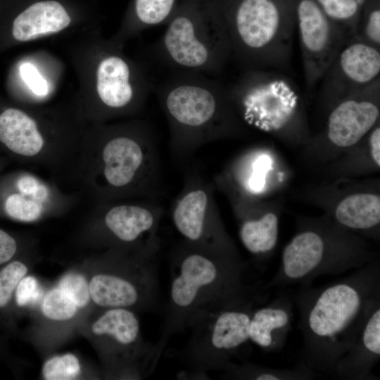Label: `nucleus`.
Instances as JSON below:
<instances>
[{
    "mask_svg": "<svg viewBox=\"0 0 380 380\" xmlns=\"http://www.w3.org/2000/svg\"><path fill=\"white\" fill-rule=\"evenodd\" d=\"M350 275L324 286H299L291 294L303 339L302 361L316 373L334 375L352 346L369 305L380 296L376 258Z\"/></svg>",
    "mask_w": 380,
    "mask_h": 380,
    "instance_id": "1",
    "label": "nucleus"
},
{
    "mask_svg": "<svg viewBox=\"0 0 380 380\" xmlns=\"http://www.w3.org/2000/svg\"><path fill=\"white\" fill-rule=\"evenodd\" d=\"M170 70L153 91L168 125L171 157L183 169L199 148L241 134L243 125L228 85L218 77Z\"/></svg>",
    "mask_w": 380,
    "mask_h": 380,
    "instance_id": "2",
    "label": "nucleus"
},
{
    "mask_svg": "<svg viewBox=\"0 0 380 380\" xmlns=\"http://www.w3.org/2000/svg\"><path fill=\"white\" fill-rule=\"evenodd\" d=\"M170 269L169 298L161 336L152 346L157 360L170 336L189 328L200 316L265 292L262 286L244 283L246 265L240 257L214 253L183 241L171 253Z\"/></svg>",
    "mask_w": 380,
    "mask_h": 380,
    "instance_id": "3",
    "label": "nucleus"
},
{
    "mask_svg": "<svg viewBox=\"0 0 380 380\" xmlns=\"http://www.w3.org/2000/svg\"><path fill=\"white\" fill-rule=\"evenodd\" d=\"M89 185L99 203L161 199L159 143L150 122L110 129L89 149Z\"/></svg>",
    "mask_w": 380,
    "mask_h": 380,
    "instance_id": "4",
    "label": "nucleus"
},
{
    "mask_svg": "<svg viewBox=\"0 0 380 380\" xmlns=\"http://www.w3.org/2000/svg\"><path fill=\"white\" fill-rule=\"evenodd\" d=\"M231 59L247 70H291L295 0H222Z\"/></svg>",
    "mask_w": 380,
    "mask_h": 380,
    "instance_id": "5",
    "label": "nucleus"
},
{
    "mask_svg": "<svg viewBox=\"0 0 380 380\" xmlns=\"http://www.w3.org/2000/svg\"><path fill=\"white\" fill-rule=\"evenodd\" d=\"M222 0H180L150 55L170 70L218 77L231 60Z\"/></svg>",
    "mask_w": 380,
    "mask_h": 380,
    "instance_id": "6",
    "label": "nucleus"
},
{
    "mask_svg": "<svg viewBox=\"0 0 380 380\" xmlns=\"http://www.w3.org/2000/svg\"><path fill=\"white\" fill-rule=\"evenodd\" d=\"M375 258L360 237L339 225L303 224L284 248L277 272L262 290L310 286L319 277L339 275Z\"/></svg>",
    "mask_w": 380,
    "mask_h": 380,
    "instance_id": "7",
    "label": "nucleus"
},
{
    "mask_svg": "<svg viewBox=\"0 0 380 380\" xmlns=\"http://www.w3.org/2000/svg\"><path fill=\"white\" fill-rule=\"evenodd\" d=\"M265 296L239 300L212 310L190 326L189 341L179 352L180 359L199 376L210 371H227L236 363L233 358L250 341L249 322L254 308Z\"/></svg>",
    "mask_w": 380,
    "mask_h": 380,
    "instance_id": "8",
    "label": "nucleus"
},
{
    "mask_svg": "<svg viewBox=\"0 0 380 380\" xmlns=\"http://www.w3.org/2000/svg\"><path fill=\"white\" fill-rule=\"evenodd\" d=\"M228 88L242 121L267 132L303 129L301 94L286 73L275 70H243Z\"/></svg>",
    "mask_w": 380,
    "mask_h": 380,
    "instance_id": "9",
    "label": "nucleus"
},
{
    "mask_svg": "<svg viewBox=\"0 0 380 380\" xmlns=\"http://www.w3.org/2000/svg\"><path fill=\"white\" fill-rule=\"evenodd\" d=\"M181 191L170 210L171 220L184 243L217 254L240 257L220 216L215 184L196 167L186 166Z\"/></svg>",
    "mask_w": 380,
    "mask_h": 380,
    "instance_id": "10",
    "label": "nucleus"
},
{
    "mask_svg": "<svg viewBox=\"0 0 380 380\" xmlns=\"http://www.w3.org/2000/svg\"><path fill=\"white\" fill-rule=\"evenodd\" d=\"M295 15L305 92L308 98H311L328 68L350 39L315 0H295Z\"/></svg>",
    "mask_w": 380,
    "mask_h": 380,
    "instance_id": "11",
    "label": "nucleus"
},
{
    "mask_svg": "<svg viewBox=\"0 0 380 380\" xmlns=\"http://www.w3.org/2000/svg\"><path fill=\"white\" fill-rule=\"evenodd\" d=\"M98 222L102 237L116 247H132L159 240L165 214L160 200L126 199L100 203Z\"/></svg>",
    "mask_w": 380,
    "mask_h": 380,
    "instance_id": "12",
    "label": "nucleus"
},
{
    "mask_svg": "<svg viewBox=\"0 0 380 380\" xmlns=\"http://www.w3.org/2000/svg\"><path fill=\"white\" fill-rule=\"evenodd\" d=\"M380 48L351 39L332 61L319 82V95L334 106L380 78Z\"/></svg>",
    "mask_w": 380,
    "mask_h": 380,
    "instance_id": "13",
    "label": "nucleus"
},
{
    "mask_svg": "<svg viewBox=\"0 0 380 380\" xmlns=\"http://www.w3.org/2000/svg\"><path fill=\"white\" fill-rule=\"evenodd\" d=\"M380 78L333 106L326 136L334 145L346 148L360 141L379 118Z\"/></svg>",
    "mask_w": 380,
    "mask_h": 380,
    "instance_id": "14",
    "label": "nucleus"
},
{
    "mask_svg": "<svg viewBox=\"0 0 380 380\" xmlns=\"http://www.w3.org/2000/svg\"><path fill=\"white\" fill-rule=\"evenodd\" d=\"M91 329L101 338L110 361L134 366L143 359L150 372L154 369L152 345L143 341L139 320L132 310L106 308L93 322Z\"/></svg>",
    "mask_w": 380,
    "mask_h": 380,
    "instance_id": "15",
    "label": "nucleus"
},
{
    "mask_svg": "<svg viewBox=\"0 0 380 380\" xmlns=\"http://www.w3.org/2000/svg\"><path fill=\"white\" fill-rule=\"evenodd\" d=\"M380 359V296L367 310L350 348L336 363L334 375L344 380L377 379L372 369Z\"/></svg>",
    "mask_w": 380,
    "mask_h": 380,
    "instance_id": "16",
    "label": "nucleus"
},
{
    "mask_svg": "<svg viewBox=\"0 0 380 380\" xmlns=\"http://www.w3.org/2000/svg\"><path fill=\"white\" fill-rule=\"evenodd\" d=\"M294 303L291 294H282L253 310L249 339L266 351H279L286 343L291 327Z\"/></svg>",
    "mask_w": 380,
    "mask_h": 380,
    "instance_id": "17",
    "label": "nucleus"
},
{
    "mask_svg": "<svg viewBox=\"0 0 380 380\" xmlns=\"http://www.w3.org/2000/svg\"><path fill=\"white\" fill-rule=\"evenodd\" d=\"M0 144L13 156L30 160L42 159L50 151L36 122L15 108L0 113Z\"/></svg>",
    "mask_w": 380,
    "mask_h": 380,
    "instance_id": "18",
    "label": "nucleus"
},
{
    "mask_svg": "<svg viewBox=\"0 0 380 380\" xmlns=\"http://www.w3.org/2000/svg\"><path fill=\"white\" fill-rule=\"evenodd\" d=\"M70 23L68 13L59 2L39 1L29 6L15 18L12 34L16 40L25 42L58 32Z\"/></svg>",
    "mask_w": 380,
    "mask_h": 380,
    "instance_id": "19",
    "label": "nucleus"
},
{
    "mask_svg": "<svg viewBox=\"0 0 380 380\" xmlns=\"http://www.w3.org/2000/svg\"><path fill=\"white\" fill-rule=\"evenodd\" d=\"M239 236L244 248L258 261L266 260L274 251L278 241L279 218L272 212L255 215L237 212Z\"/></svg>",
    "mask_w": 380,
    "mask_h": 380,
    "instance_id": "20",
    "label": "nucleus"
},
{
    "mask_svg": "<svg viewBox=\"0 0 380 380\" xmlns=\"http://www.w3.org/2000/svg\"><path fill=\"white\" fill-rule=\"evenodd\" d=\"M91 300L103 308H123L151 310L145 297L134 286L101 270L89 281Z\"/></svg>",
    "mask_w": 380,
    "mask_h": 380,
    "instance_id": "21",
    "label": "nucleus"
},
{
    "mask_svg": "<svg viewBox=\"0 0 380 380\" xmlns=\"http://www.w3.org/2000/svg\"><path fill=\"white\" fill-rule=\"evenodd\" d=\"M335 218L347 230L376 234L380 222V197L359 193L346 197L335 210Z\"/></svg>",
    "mask_w": 380,
    "mask_h": 380,
    "instance_id": "22",
    "label": "nucleus"
},
{
    "mask_svg": "<svg viewBox=\"0 0 380 380\" xmlns=\"http://www.w3.org/2000/svg\"><path fill=\"white\" fill-rule=\"evenodd\" d=\"M224 377L242 380H310L319 376L300 361L292 368L267 367L253 363L235 364L225 372Z\"/></svg>",
    "mask_w": 380,
    "mask_h": 380,
    "instance_id": "23",
    "label": "nucleus"
},
{
    "mask_svg": "<svg viewBox=\"0 0 380 380\" xmlns=\"http://www.w3.org/2000/svg\"><path fill=\"white\" fill-rule=\"evenodd\" d=\"M178 3V0H134L131 13L132 30L138 32L167 24Z\"/></svg>",
    "mask_w": 380,
    "mask_h": 380,
    "instance_id": "24",
    "label": "nucleus"
},
{
    "mask_svg": "<svg viewBox=\"0 0 380 380\" xmlns=\"http://www.w3.org/2000/svg\"><path fill=\"white\" fill-rule=\"evenodd\" d=\"M0 208L10 218L20 222H33L40 218L45 203L37 198L20 192L13 187L0 196Z\"/></svg>",
    "mask_w": 380,
    "mask_h": 380,
    "instance_id": "25",
    "label": "nucleus"
},
{
    "mask_svg": "<svg viewBox=\"0 0 380 380\" xmlns=\"http://www.w3.org/2000/svg\"><path fill=\"white\" fill-rule=\"evenodd\" d=\"M326 15L353 38L367 0H315Z\"/></svg>",
    "mask_w": 380,
    "mask_h": 380,
    "instance_id": "26",
    "label": "nucleus"
},
{
    "mask_svg": "<svg viewBox=\"0 0 380 380\" xmlns=\"http://www.w3.org/2000/svg\"><path fill=\"white\" fill-rule=\"evenodd\" d=\"M352 39L380 48V0H367Z\"/></svg>",
    "mask_w": 380,
    "mask_h": 380,
    "instance_id": "27",
    "label": "nucleus"
},
{
    "mask_svg": "<svg viewBox=\"0 0 380 380\" xmlns=\"http://www.w3.org/2000/svg\"><path fill=\"white\" fill-rule=\"evenodd\" d=\"M74 302L58 287L49 290L44 296L41 309L43 315L54 321L72 319L77 312Z\"/></svg>",
    "mask_w": 380,
    "mask_h": 380,
    "instance_id": "28",
    "label": "nucleus"
},
{
    "mask_svg": "<svg viewBox=\"0 0 380 380\" xmlns=\"http://www.w3.org/2000/svg\"><path fill=\"white\" fill-rule=\"evenodd\" d=\"M80 372V361L72 353L49 358L44 362L42 367V376L46 380L75 379Z\"/></svg>",
    "mask_w": 380,
    "mask_h": 380,
    "instance_id": "29",
    "label": "nucleus"
},
{
    "mask_svg": "<svg viewBox=\"0 0 380 380\" xmlns=\"http://www.w3.org/2000/svg\"><path fill=\"white\" fill-rule=\"evenodd\" d=\"M27 272L26 265L19 260L9 262L0 270V308L9 303L18 284Z\"/></svg>",
    "mask_w": 380,
    "mask_h": 380,
    "instance_id": "30",
    "label": "nucleus"
},
{
    "mask_svg": "<svg viewBox=\"0 0 380 380\" xmlns=\"http://www.w3.org/2000/svg\"><path fill=\"white\" fill-rule=\"evenodd\" d=\"M58 287L74 302L78 308L85 307L90 301L89 282L78 273H69L59 281Z\"/></svg>",
    "mask_w": 380,
    "mask_h": 380,
    "instance_id": "31",
    "label": "nucleus"
},
{
    "mask_svg": "<svg viewBox=\"0 0 380 380\" xmlns=\"http://www.w3.org/2000/svg\"><path fill=\"white\" fill-rule=\"evenodd\" d=\"M40 295L37 280L32 276L22 278L15 289V302L20 307L33 303Z\"/></svg>",
    "mask_w": 380,
    "mask_h": 380,
    "instance_id": "32",
    "label": "nucleus"
},
{
    "mask_svg": "<svg viewBox=\"0 0 380 380\" xmlns=\"http://www.w3.org/2000/svg\"><path fill=\"white\" fill-rule=\"evenodd\" d=\"M20 74L34 94L42 96L48 93L47 82L33 64L23 63L20 67Z\"/></svg>",
    "mask_w": 380,
    "mask_h": 380,
    "instance_id": "33",
    "label": "nucleus"
},
{
    "mask_svg": "<svg viewBox=\"0 0 380 380\" xmlns=\"http://www.w3.org/2000/svg\"><path fill=\"white\" fill-rule=\"evenodd\" d=\"M18 250L15 239L4 229H0V265L8 262Z\"/></svg>",
    "mask_w": 380,
    "mask_h": 380,
    "instance_id": "34",
    "label": "nucleus"
},
{
    "mask_svg": "<svg viewBox=\"0 0 380 380\" xmlns=\"http://www.w3.org/2000/svg\"><path fill=\"white\" fill-rule=\"evenodd\" d=\"M369 144L372 158L380 166V127L377 124L369 131Z\"/></svg>",
    "mask_w": 380,
    "mask_h": 380,
    "instance_id": "35",
    "label": "nucleus"
}]
</instances>
